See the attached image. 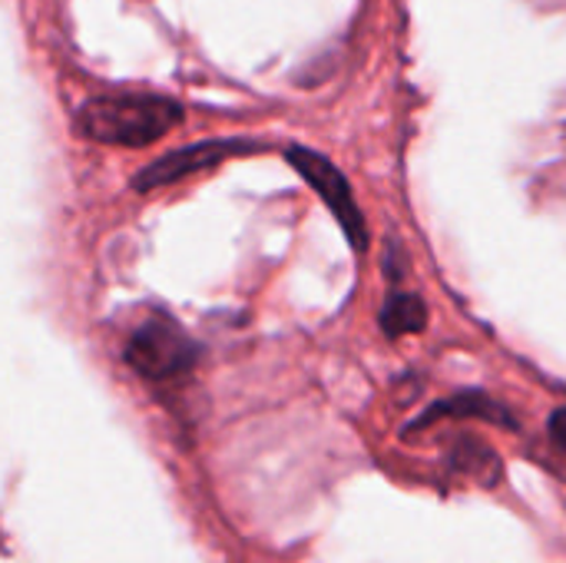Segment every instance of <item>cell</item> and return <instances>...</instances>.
<instances>
[{
	"label": "cell",
	"mask_w": 566,
	"mask_h": 563,
	"mask_svg": "<svg viewBox=\"0 0 566 563\" xmlns=\"http://www.w3.org/2000/svg\"><path fill=\"white\" fill-rule=\"evenodd\" d=\"M182 119V106L156 93H116L96 96L80 106L76 129L106 146H149Z\"/></svg>",
	"instance_id": "obj_1"
},
{
	"label": "cell",
	"mask_w": 566,
	"mask_h": 563,
	"mask_svg": "<svg viewBox=\"0 0 566 563\" xmlns=\"http://www.w3.org/2000/svg\"><path fill=\"white\" fill-rule=\"evenodd\" d=\"M444 415H478V418H494V421H507V425H514L511 421V415L507 411H501V408H494L491 405V398H484V395H458V398H448V402H441V405H434L415 428H421V425H428V421H434V418H444Z\"/></svg>",
	"instance_id": "obj_6"
},
{
	"label": "cell",
	"mask_w": 566,
	"mask_h": 563,
	"mask_svg": "<svg viewBox=\"0 0 566 563\" xmlns=\"http://www.w3.org/2000/svg\"><path fill=\"white\" fill-rule=\"evenodd\" d=\"M428 325V305L418 299V295H408V292H395L385 309H381V329L398 338V335H411V332H421Z\"/></svg>",
	"instance_id": "obj_5"
},
{
	"label": "cell",
	"mask_w": 566,
	"mask_h": 563,
	"mask_svg": "<svg viewBox=\"0 0 566 563\" xmlns=\"http://www.w3.org/2000/svg\"><path fill=\"white\" fill-rule=\"evenodd\" d=\"M289 163L302 173V179L325 199V206L335 212V219L342 222V229L348 232L352 246L355 249H365L368 242V232H365V219H361V209L355 202V192L348 186V179L315 149H305V146H292L289 153Z\"/></svg>",
	"instance_id": "obj_3"
},
{
	"label": "cell",
	"mask_w": 566,
	"mask_h": 563,
	"mask_svg": "<svg viewBox=\"0 0 566 563\" xmlns=\"http://www.w3.org/2000/svg\"><path fill=\"white\" fill-rule=\"evenodd\" d=\"M551 438L566 451V408H560V411L551 418Z\"/></svg>",
	"instance_id": "obj_7"
},
{
	"label": "cell",
	"mask_w": 566,
	"mask_h": 563,
	"mask_svg": "<svg viewBox=\"0 0 566 563\" xmlns=\"http://www.w3.org/2000/svg\"><path fill=\"white\" fill-rule=\"evenodd\" d=\"M196 342L172 319H149L126 345V362L153 382L186 375L196 365Z\"/></svg>",
	"instance_id": "obj_2"
},
{
	"label": "cell",
	"mask_w": 566,
	"mask_h": 563,
	"mask_svg": "<svg viewBox=\"0 0 566 563\" xmlns=\"http://www.w3.org/2000/svg\"><path fill=\"white\" fill-rule=\"evenodd\" d=\"M255 143H242V139H212V143H196V146H186V149H176L156 163H149L136 179L133 186L139 192L146 189H159V186H169L196 169H206V166H216L222 163L226 156H235V153H252Z\"/></svg>",
	"instance_id": "obj_4"
}]
</instances>
